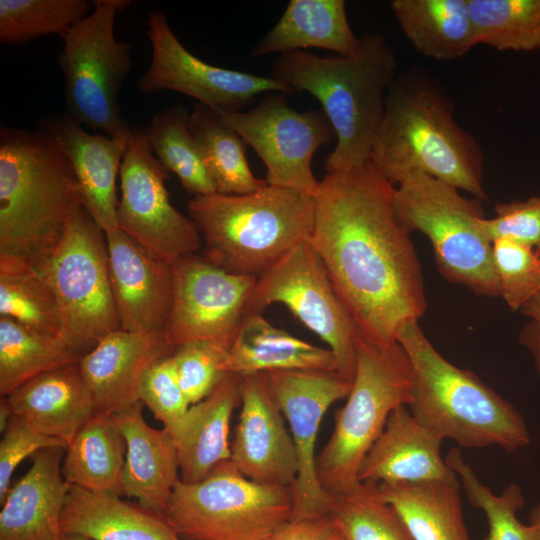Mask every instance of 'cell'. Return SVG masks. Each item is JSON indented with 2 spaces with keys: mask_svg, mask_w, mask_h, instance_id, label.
<instances>
[{
  "mask_svg": "<svg viewBox=\"0 0 540 540\" xmlns=\"http://www.w3.org/2000/svg\"><path fill=\"white\" fill-rule=\"evenodd\" d=\"M394 191L370 160L326 173L309 239L358 335L383 348L427 308L422 266L395 214Z\"/></svg>",
  "mask_w": 540,
  "mask_h": 540,
  "instance_id": "1",
  "label": "cell"
},
{
  "mask_svg": "<svg viewBox=\"0 0 540 540\" xmlns=\"http://www.w3.org/2000/svg\"><path fill=\"white\" fill-rule=\"evenodd\" d=\"M370 161L395 186L420 172L487 199L483 149L455 120L454 103L439 80L423 69L396 76Z\"/></svg>",
  "mask_w": 540,
  "mask_h": 540,
  "instance_id": "2",
  "label": "cell"
},
{
  "mask_svg": "<svg viewBox=\"0 0 540 540\" xmlns=\"http://www.w3.org/2000/svg\"><path fill=\"white\" fill-rule=\"evenodd\" d=\"M397 75L392 45L382 34L365 33L351 55L282 54L272 64L271 77L292 93L307 92L320 102L336 135L324 166L326 173H332L370 160Z\"/></svg>",
  "mask_w": 540,
  "mask_h": 540,
  "instance_id": "3",
  "label": "cell"
},
{
  "mask_svg": "<svg viewBox=\"0 0 540 540\" xmlns=\"http://www.w3.org/2000/svg\"><path fill=\"white\" fill-rule=\"evenodd\" d=\"M82 205L68 158L48 134L0 129V256L40 270Z\"/></svg>",
  "mask_w": 540,
  "mask_h": 540,
  "instance_id": "4",
  "label": "cell"
},
{
  "mask_svg": "<svg viewBox=\"0 0 540 540\" xmlns=\"http://www.w3.org/2000/svg\"><path fill=\"white\" fill-rule=\"evenodd\" d=\"M396 339L411 364L407 406L420 424L464 448L496 445L512 453L530 444L526 422L516 408L475 373L445 359L419 321L403 325Z\"/></svg>",
  "mask_w": 540,
  "mask_h": 540,
  "instance_id": "5",
  "label": "cell"
},
{
  "mask_svg": "<svg viewBox=\"0 0 540 540\" xmlns=\"http://www.w3.org/2000/svg\"><path fill=\"white\" fill-rule=\"evenodd\" d=\"M187 210L205 243L201 255L207 261L230 273L259 278L310 239L315 199L267 183L246 194L194 196Z\"/></svg>",
  "mask_w": 540,
  "mask_h": 540,
  "instance_id": "6",
  "label": "cell"
},
{
  "mask_svg": "<svg viewBox=\"0 0 540 540\" xmlns=\"http://www.w3.org/2000/svg\"><path fill=\"white\" fill-rule=\"evenodd\" d=\"M481 199L467 198L456 187L413 172L395 186L393 207L399 222L430 241L439 273L478 296L500 297L492 242L483 232Z\"/></svg>",
  "mask_w": 540,
  "mask_h": 540,
  "instance_id": "7",
  "label": "cell"
},
{
  "mask_svg": "<svg viewBox=\"0 0 540 540\" xmlns=\"http://www.w3.org/2000/svg\"><path fill=\"white\" fill-rule=\"evenodd\" d=\"M411 388V364L398 342L383 348L358 336L351 390L336 411L332 434L316 458L319 483L330 496L359 482L365 456L391 412L408 404Z\"/></svg>",
  "mask_w": 540,
  "mask_h": 540,
  "instance_id": "8",
  "label": "cell"
},
{
  "mask_svg": "<svg viewBox=\"0 0 540 540\" xmlns=\"http://www.w3.org/2000/svg\"><path fill=\"white\" fill-rule=\"evenodd\" d=\"M294 510V489L245 477L228 460L176 484L164 519L186 540H269Z\"/></svg>",
  "mask_w": 540,
  "mask_h": 540,
  "instance_id": "9",
  "label": "cell"
},
{
  "mask_svg": "<svg viewBox=\"0 0 540 540\" xmlns=\"http://www.w3.org/2000/svg\"><path fill=\"white\" fill-rule=\"evenodd\" d=\"M129 0H93V10L63 36L58 57L66 115L95 132L127 141L133 127L122 117L120 90L132 70L130 45L116 39L117 12Z\"/></svg>",
  "mask_w": 540,
  "mask_h": 540,
  "instance_id": "10",
  "label": "cell"
},
{
  "mask_svg": "<svg viewBox=\"0 0 540 540\" xmlns=\"http://www.w3.org/2000/svg\"><path fill=\"white\" fill-rule=\"evenodd\" d=\"M51 286L60 314V339L85 355L120 330L104 231L83 205L73 212L62 239L38 270Z\"/></svg>",
  "mask_w": 540,
  "mask_h": 540,
  "instance_id": "11",
  "label": "cell"
},
{
  "mask_svg": "<svg viewBox=\"0 0 540 540\" xmlns=\"http://www.w3.org/2000/svg\"><path fill=\"white\" fill-rule=\"evenodd\" d=\"M273 303L285 305L327 343L336 358L337 372L353 381L358 331L309 240L257 278L247 315L262 314Z\"/></svg>",
  "mask_w": 540,
  "mask_h": 540,
  "instance_id": "12",
  "label": "cell"
},
{
  "mask_svg": "<svg viewBox=\"0 0 540 540\" xmlns=\"http://www.w3.org/2000/svg\"><path fill=\"white\" fill-rule=\"evenodd\" d=\"M285 95L266 93L248 111L216 110L263 161L269 185L315 195L319 181L312 158L321 146L336 140L335 131L322 109L299 112Z\"/></svg>",
  "mask_w": 540,
  "mask_h": 540,
  "instance_id": "13",
  "label": "cell"
},
{
  "mask_svg": "<svg viewBox=\"0 0 540 540\" xmlns=\"http://www.w3.org/2000/svg\"><path fill=\"white\" fill-rule=\"evenodd\" d=\"M118 228L158 258L172 263L197 253L202 237L170 202L169 171L154 156L142 130L132 128L120 169Z\"/></svg>",
  "mask_w": 540,
  "mask_h": 540,
  "instance_id": "14",
  "label": "cell"
},
{
  "mask_svg": "<svg viewBox=\"0 0 540 540\" xmlns=\"http://www.w3.org/2000/svg\"><path fill=\"white\" fill-rule=\"evenodd\" d=\"M171 265L168 343L175 349L194 342L229 349L247 315L257 278L227 272L197 253L184 255Z\"/></svg>",
  "mask_w": 540,
  "mask_h": 540,
  "instance_id": "15",
  "label": "cell"
},
{
  "mask_svg": "<svg viewBox=\"0 0 540 540\" xmlns=\"http://www.w3.org/2000/svg\"><path fill=\"white\" fill-rule=\"evenodd\" d=\"M147 37L152 58L137 82L143 94L175 91L215 109L241 111L258 95L292 93L271 76L217 67L194 56L177 39L163 11L149 12Z\"/></svg>",
  "mask_w": 540,
  "mask_h": 540,
  "instance_id": "16",
  "label": "cell"
},
{
  "mask_svg": "<svg viewBox=\"0 0 540 540\" xmlns=\"http://www.w3.org/2000/svg\"><path fill=\"white\" fill-rule=\"evenodd\" d=\"M266 375L288 424L298 458L291 519L329 513L332 497L317 477L316 441L326 411L348 396L352 382L336 371L324 370L274 371Z\"/></svg>",
  "mask_w": 540,
  "mask_h": 540,
  "instance_id": "17",
  "label": "cell"
},
{
  "mask_svg": "<svg viewBox=\"0 0 540 540\" xmlns=\"http://www.w3.org/2000/svg\"><path fill=\"white\" fill-rule=\"evenodd\" d=\"M240 405L230 461L252 481L294 488L297 453L266 373L242 376Z\"/></svg>",
  "mask_w": 540,
  "mask_h": 540,
  "instance_id": "18",
  "label": "cell"
},
{
  "mask_svg": "<svg viewBox=\"0 0 540 540\" xmlns=\"http://www.w3.org/2000/svg\"><path fill=\"white\" fill-rule=\"evenodd\" d=\"M105 235L121 329L165 334L173 298L171 263L147 251L119 228Z\"/></svg>",
  "mask_w": 540,
  "mask_h": 540,
  "instance_id": "19",
  "label": "cell"
},
{
  "mask_svg": "<svg viewBox=\"0 0 540 540\" xmlns=\"http://www.w3.org/2000/svg\"><path fill=\"white\" fill-rule=\"evenodd\" d=\"M174 351L162 333L120 329L104 336L80 361L96 413L112 415L140 401L147 370Z\"/></svg>",
  "mask_w": 540,
  "mask_h": 540,
  "instance_id": "20",
  "label": "cell"
},
{
  "mask_svg": "<svg viewBox=\"0 0 540 540\" xmlns=\"http://www.w3.org/2000/svg\"><path fill=\"white\" fill-rule=\"evenodd\" d=\"M442 441L414 418L407 405H400L365 456L358 481L378 485L456 479L441 456Z\"/></svg>",
  "mask_w": 540,
  "mask_h": 540,
  "instance_id": "21",
  "label": "cell"
},
{
  "mask_svg": "<svg viewBox=\"0 0 540 540\" xmlns=\"http://www.w3.org/2000/svg\"><path fill=\"white\" fill-rule=\"evenodd\" d=\"M41 131L52 137L68 158L82 205L99 227L104 233L118 228L116 179L127 141L90 134L67 115L48 119Z\"/></svg>",
  "mask_w": 540,
  "mask_h": 540,
  "instance_id": "22",
  "label": "cell"
},
{
  "mask_svg": "<svg viewBox=\"0 0 540 540\" xmlns=\"http://www.w3.org/2000/svg\"><path fill=\"white\" fill-rule=\"evenodd\" d=\"M138 401L114 416L126 442L121 477L122 494L164 518L176 484L180 481L178 452L171 435L148 425Z\"/></svg>",
  "mask_w": 540,
  "mask_h": 540,
  "instance_id": "23",
  "label": "cell"
},
{
  "mask_svg": "<svg viewBox=\"0 0 540 540\" xmlns=\"http://www.w3.org/2000/svg\"><path fill=\"white\" fill-rule=\"evenodd\" d=\"M65 449L46 448L10 487L0 511V540H60L61 519L70 489L62 475Z\"/></svg>",
  "mask_w": 540,
  "mask_h": 540,
  "instance_id": "24",
  "label": "cell"
},
{
  "mask_svg": "<svg viewBox=\"0 0 540 540\" xmlns=\"http://www.w3.org/2000/svg\"><path fill=\"white\" fill-rule=\"evenodd\" d=\"M3 397L13 415L67 445L96 414L80 362L44 372Z\"/></svg>",
  "mask_w": 540,
  "mask_h": 540,
  "instance_id": "25",
  "label": "cell"
},
{
  "mask_svg": "<svg viewBox=\"0 0 540 540\" xmlns=\"http://www.w3.org/2000/svg\"><path fill=\"white\" fill-rule=\"evenodd\" d=\"M242 376L226 373L212 392L190 406L171 435L179 460L180 480L195 483L230 460V421L241 403Z\"/></svg>",
  "mask_w": 540,
  "mask_h": 540,
  "instance_id": "26",
  "label": "cell"
},
{
  "mask_svg": "<svg viewBox=\"0 0 540 540\" xmlns=\"http://www.w3.org/2000/svg\"><path fill=\"white\" fill-rule=\"evenodd\" d=\"M61 529L88 540H182L163 517L140 505L74 485L66 498Z\"/></svg>",
  "mask_w": 540,
  "mask_h": 540,
  "instance_id": "27",
  "label": "cell"
},
{
  "mask_svg": "<svg viewBox=\"0 0 540 540\" xmlns=\"http://www.w3.org/2000/svg\"><path fill=\"white\" fill-rule=\"evenodd\" d=\"M226 373L247 375L289 370L336 371L329 348H322L276 328L262 314L246 315L227 351Z\"/></svg>",
  "mask_w": 540,
  "mask_h": 540,
  "instance_id": "28",
  "label": "cell"
},
{
  "mask_svg": "<svg viewBox=\"0 0 540 540\" xmlns=\"http://www.w3.org/2000/svg\"><path fill=\"white\" fill-rule=\"evenodd\" d=\"M359 37L351 29L344 0H290L272 29L252 48V57L320 48L351 55Z\"/></svg>",
  "mask_w": 540,
  "mask_h": 540,
  "instance_id": "29",
  "label": "cell"
},
{
  "mask_svg": "<svg viewBox=\"0 0 540 540\" xmlns=\"http://www.w3.org/2000/svg\"><path fill=\"white\" fill-rule=\"evenodd\" d=\"M391 9L422 56L452 61L478 45L468 0H394Z\"/></svg>",
  "mask_w": 540,
  "mask_h": 540,
  "instance_id": "30",
  "label": "cell"
},
{
  "mask_svg": "<svg viewBox=\"0 0 540 540\" xmlns=\"http://www.w3.org/2000/svg\"><path fill=\"white\" fill-rule=\"evenodd\" d=\"M380 496L400 515L414 540H470L459 480L377 485Z\"/></svg>",
  "mask_w": 540,
  "mask_h": 540,
  "instance_id": "31",
  "label": "cell"
},
{
  "mask_svg": "<svg viewBox=\"0 0 540 540\" xmlns=\"http://www.w3.org/2000/svg\"><path fill=\"white\" fill-rule=\"evenodd\" d=\"M125 458L126 442L114 416L96 413L65 449L62 475L70 485L121 496Z\"/></svg>",
  "mask_w": 540,
  "mask_h": 540,
  "instance_id": "32",
  "label": "cell"
},
{
  "mask_svg": "<svg viewBox=\"0 0 540 540\" xmlns=\"http://www.w3.org/2000/svg\"><path fill=\"white\" fill-rule=\"evenodd\" d=\"M190 129L218 193L246 194L267 184L254 176L246 156L248 145L216 109L196 102Z\"/></svg>",
  "mask_w": 540,
  "mask_h": 540,
  "instance_id": "33",
  "label": "cell"
},
{
  "mask_svg": "<svg viewBox=\"0 0 540 540\" xmlns=\"http://www.w3.org/2000/svg\"><path fill=\"white\" fill-rule=\"evenodd\" d=\"M82 357L59 338L0 316L1 397L44 372L80 362Z\"/></svg>",
  "mask_w": 540,
  "mask_h": 540,
  "instance_id": "34",
  "label": "cell"
},
{
  "mask_svg": "<svg viewBox=\"0 0 540 540\" xmlns=\"http://www.w3.org/2000/svg\"><path fill=\"white\" fill-rule=\"evenodd\" d=\"M0 316L60 339V314L51 286L40 271L18 258L0 256Z\"/></svg>",
  "mask_w": 540,
  "mask_h": 540,
  "instance_id": "35",
  "label": "cell"
},
{
  "mask_svg": "<svg viewBox=\"0 0 540 540\" xmlns=\"http://www.w3.org/2000/svg\"><path fill=\"white\" fill-rule=\"evenodd\" d=\"M142 132L156 158L194 196L216 193L190 129V113L176 105L157 112Z\"/></svg>",
  "mask_w": 540,
  "mask_h": 540,
  "instance_id": "36",
  "label": "cell"
},
{
  "mask_svg": "<svg viewBox=\"0 0 540 540\" xmlns=\"http://www.w3.org/2000/svg\"><path fill=\"white\" fill-rule=\"evenodd\" d=\"M478 44L498 51H540V0H468Z\"/></svg>",
  "mask_w": 540,
  "mask_h": 540,
  "instance_id": "37",
  "label": "cell"
},
{
  "mask_svg": "<svg viewBox=\"0 0 540 540\" xmlns=\"http://www.w3.org/2000/svg\"><path fill=\"white\" fill-rule=\"evenodd\" d=\"M92 10L89 0H0V42L21 45L50 34L62 37Z\"/></svg>",
  "mask_w": 540,
  "mask_h": 540,
  "instance_id": "38",
  "label": "cell"
},
{
  "mask_svg": "<svg viewBox=\"0 0 540 540\" xmlns=\"http://www.w3.org/2000/svg\"><path fill=\"white\" fill-rule=\"evenodd\" d=\"M331 510L347 540H414L397 511L377 485L357 482L331 496Z\"/></svg>",
  "mask_w": 540,
  "mask_h": 540,
  "instance_id": "39",
  "label": "cell"
},
{
  "mask_svg": "<svg viewBox=\"0 0 540 540\" xmlns=\"http://www.w3.org/2000/svg\"><path fill=\"white\" fill-rule=\"evenodd\" d=\"M445 462L460 479L469 503L485 513L489 530L484 540H535L532 527L520 522L516 516L524 505L519 485L509 484L501 494H494L465 462L459 448L451 449Z\"/></svg>",
  "mask_w": 540,
  "mask_h": 540,
  "instance_id": "40",
  "label": "cell"
},
{
  "mask_svg": "<svg viewBox=\"0 0 540 540\" xmlns=\"http://www.w3.org/2000/svg\"><path fill=\"white\" fill-rule=\"evenodd\" d=\"M500 297L513 311L540 292V254L532 247L509 238L492 242Z\"/></svg>",
  "mask_w": 540,
  "mask_h": 540,
  "instance_id": "41",
  "label": "cell"
},
{
  "mask_svg": "<svg viewBox=\"0 0 540 540\" xmlns=\"http://www.w3.org/2000/svg\"><path fill=\"white\" fill-rule=\"evenodd\" d=\"M228 349L210 342H194L177 347L172 354L182 391L190 405L207 397L226 374Z\"/></svg>",
  "mask_w": 540,
  "mask_h": 540,
  "instance_id": "42",
  "label": "cell"
},
{
  "mask_svg": "<svg viewBox=\"0 0 540 540\" xmlns=\"http://www.w3.org/2000/svg\"><path fill=\"white\" fill-rule=\"evenodd\" d=\"M139 399L170 435L177 430L191 405L179 384L172 355L158 360L147 370Z\"/></svg>",
  "mask_w": 540,
  "mask_h": 540,
  "instance_id": "43",
  "label": "cell"
},
{
  "mask_svg": "<svg viewBox=\"0 0 540 540\" xmlns=\"http://www.w3.org/2000/svg\"><path fill=\"white\" fill-rule=\"evenodd\" d=\"M494 211L495 216L485 218L482 223L483 232L491 242L509 238L540 252V195L497 203Z\"/></svg>",
  "mask_w": 540,
  "mask_h": 540,
  "instance_id": "44",
  "label": "cell"
},
{
  "mask_svg": "<svg viewBox=\"0 0 540 540\" xmlns=\"http://www.w3.org/2000/svg\"><path fill=\"white\" fill-rule=\"evenodd\" d=\"M0 441V503L4 501L11 484V478L26 458L34 456L39 451L61 447L66 449L67 443L49 437L35 430L26 421L13 415L7 427L2 432Z\"/></svg>",
  "mask_w": 540,
  "mask_h": 540,
  "instance_id": "45",
  "label": "cell"
},
{
  "mask_svg": "<svg viewBox=\"0 0 540 540\" xmlns=\"http://www.w3.org/2000/svg\"><path fill=\"white\" fill-rule=\"evenodd\" d=\"M269 540H347L334 515L291 519L281 526Z\"/></svg>",
  "mask_w": 540,
  "mask_h": 540,
  "instance_id": "46",
  "label": "cell"
},
{
  "mask_svg": "<svg viewBox=\"0 0 540 540\" xmlns=\"http://www.w3.org/2000/svg\"><path fill=\"white\" fill-rule=\"evenodd\" d=\"M528 320L519 331L518 338L532 356L540 374V292L530 298L519 310Z\"/></svg>",
  "mask_w": 540,
  "mask_h": 540,
  "instance_id": "47",
  "label": "cell"
},
{
  "mask_svg": "<svg viewBox=\"0 0 540 540\" xmlns=\"http://www.w3.org/2000/svg\"><path fill=\"white\" fill-rule=\"evenodd\" d=\"M13 416L12 410L5 397L0 400V430L3 432Z\"/></svg>",
  "mask_w": 540,
  "mask_h": 540,
  "instance_id": "48",
  "label": "cell"
},
{
  "mask_svg": "<svg viewBox=\"0 0 540 540\" xmlns=\"http://www.w3.org/2000/svg\"><path fill=\"white\" fill-rule=\"evenodd\" d=\"M529 525L532 527L535 540H540V502L531 510Z\"/></svg>",
  "mask_w": 540,
  "mask_h": 540,
  "instance_id": "49",
  "label": "cell"
},
{
  "mask_svg": "<svg viewBox=\"0 0 540 540\" xmlns=\"http://www.w3.org/2000/svg\"><path fill=\"white\" fill-rule=\"evenodd\" d=\"M60 540H88V539L84 537L76 536V535L63 534Z\"/></svg>",
  "mask_w": 540,
  "mask_h": 540,
  "instance_id": "50",
  "label": "cell"
},
{
  "mask_svg": "<svg viewBox=\"0 0 540 540\" xmlns=\"http://www.w3.org/2000/svg\"><path fill=\"white\" fill-rule=\"evenodd\" d=\"M540 254V252H538Z\"/></svg>",
  "mask_w": 540,
  "mask_h": 540,
  "instance_id": "51",
  "label": "cell"
}]
</instances>
